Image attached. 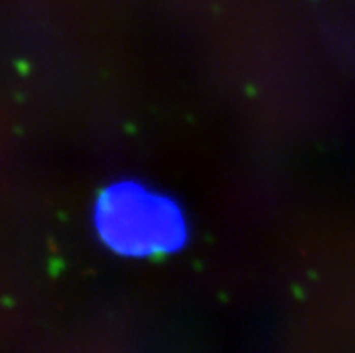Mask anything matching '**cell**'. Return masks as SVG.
Listing matches in <instances>:
<instances>
[{"instance_id":"cell-1","label":"cell","mask_w":355,"mask_h":353,"mask_svg":"<svg viewBox=\"0 0 355 353\" xmlns=\"http://www.w3.org/2000/svg\"><path fill=\"white\" fill-rule=\"evenodd\" d=\"M94 229L112 252L127 258L173 254L190 236L177 200L137 180H117L99 193Z\"/></svg>"}]
</instances>
